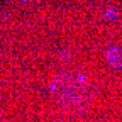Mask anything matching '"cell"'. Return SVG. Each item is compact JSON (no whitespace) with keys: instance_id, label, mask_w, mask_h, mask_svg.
<instances>
[{"instance_id":"6da1fadb","label":"cell","mask_w":122,"mask_h":122,"mask_svg":"<svg viewBox=\"0 0 122 122\" xmlns=\"http://www.w3.org/2000/svg\"><path fill=\"white\" fill-rule=\"evenodd\" d=\"M51 95L54 102L68 112H83L95 98V86L81 71L66 70L51 80Z\"/></svg>"}]
</instances>
